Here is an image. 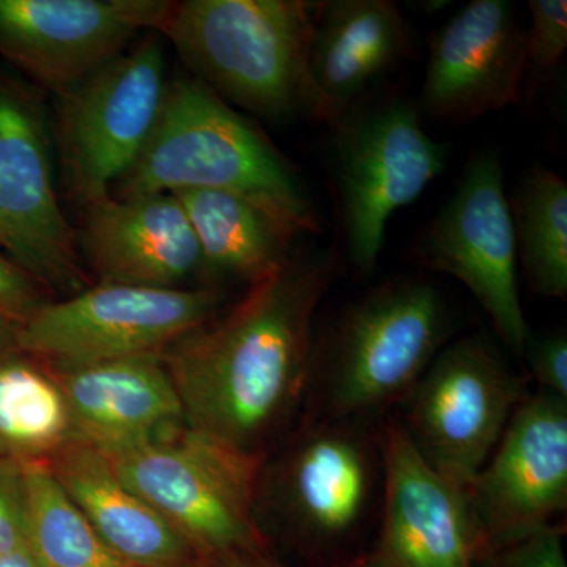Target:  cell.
<instances>
[{"label":"cell","mask_w":567,"mask_h":567,"mask_svg":"<svg viewBox=\"0 0 567 567\" xmlns=\"http://www.w3.org/2000/svg\"><path fill=\"white\" fill-rule=\"evenodd\" d=\"M475 567H567L563 528L551 525L516 543L481 551Z\"/></svg>","instance_id":"obj_26"},{"label":"cell","mask_w":567,"mask_h":567,"mask_svg":"<svg viewBox=\"0 0 567 567\" xmlns=\"http://www.w3.org/2000/svg\"><path fill=\"white\" fill-rule=\"evenodd\" d=\"M382 527L374 558L383 567H475L481 551L466 487L436 472L399 421L379 429Z\"/></svg>","instance_id":"obj_15"},{"label":"cell","mask_w":567,"mask_h":567,"mask_svg":"<svg viewBox=\"0 0 567 567\" xmlns=\"http://www.w3.org/2000/svg\"><path fill=\"white\" fill-rule=\"evenodd\" d=\"M412 52L409 24L391 0L319 2L309 48V74L319 122L333 126L360 103L372 82Z\"/></svg>","instance_id":"obj_19"},{"label":"cell","mask_w":567,"mask_h":567,"mask_svg":"<svg viewBox=\"0 0 567 567\" xmlns=\"http://www.w3.org/2000/svg\"><path fill=\"white\" fill-rule=\"evenodd\" d=\"M289 447L274 476L279 516L317 547L360 532L382 494L379 432L364 421H312Z\"/></svg>","instance_id":"obj_13"},{"label":"cell","mask_w":567,"mask_h":567,"mask_svg":"<svg viewBox=\"0 0 567 567\" xmlns=\"http://www.w3.org/2000/svg\"><path fill=\"white\" fill-rule=\"evenodd\" d=\"M166 0H0V58L59 95L159 32Z\"/></svg>","instance_id":"obj_14"},{"label":"cell","mask_w":567,"mask_h":567,"mask_svg":"<svg viewBox=\"0 0 567 567\" xmlns=\"http://www.w3.org/2000/svg\"><path fill=\"white\" fill-rule=\"evenodd\" d=\"M443 295L420 278L388 281L316 339L312 421H364L404 402L450 338Z\"/></svg>","instance_id":"obj_4"},{"label":"cell","mask_w":567,"mask_h":567,"mask_svg":"<svg viewBox=\"0 0 567 567\" xmlns=\"http://www.w3.org/2000/svg\"><path fill=\"white\" fill-rule=\"evenodd\" d=\"M466 495L481 551L557 525L567 507L566 399L527 394Z\"/></svg>","instance_id":"obj_12"},{"label":"cell","mask_w":567,"mask_h":567,"mask_svg":"<svg viewBox=\"0 0 567 567\" xmlns=\"http://www.w3.org/2000/svg\"><path fill=\"white\" fill-rule=\"evenodd\" d=\"M529 28L525 32V58L528 69H557L567 50L566 0H532L528 3Z\"/></svg>","instance_id":"obj_25"},{"label":"cell","mask_w":567,"mask_h":567,"mask_svg":"<svg viewBox=\"0 0 567 567\" xmlns=\"http://www.w3.org/2000/svg\"><path fill=\"white\" fill-rule=\"evenodd\" d=\"M413 252L417 264L464 284L507 349L524 357L532 333L518 293L516 237L496 148L470 158Z\"/></svg>","instance_id":"obj_11"},{"label":"cell","mask_w":567,"mask_h":567,"mask_svg":"<svg viewBox=\"0 0 567 567\" xmlns=\"http://www.w3.org/2000/svg\"><path fill=\"white\" fill-rule=\"evenodd\" d=\"M319 2L182 0L159 32L194 80L227 104L268 121H319L309 48Z\"/></svg>","instance_id":"obj_3"},{"label":"cell","mask_w":567,"mask_h":567,"mask_svg":"<svg viewBox=\"0 0 567 567\" xmlns=\"http://www.w3.org/2000/svg\"><path fill=\"white\" fill-rule=\"evenodd\" d=\"M52 372L69 404L74 440L102 453L173 434L186 425L163 353Z\"/></svg>","instance_id":"obj_18"},{"label":"cell","mask_w":567,"mask_h":567,"mask_svg":"<svg viewBox=\"0 0 567 567\" xmlns=\"http://www.w3.org/2000/svg\"><path fill=\"white\" fill-rule=\"evenodd\" d=\"M354 567H383V566L380 565L379 561H377V559L374 558V555H369L368 558L361 559V561L358 563V565Z\"/></svg>","instance_id":"obj_34"},{"label":"cell","mask_w":567,"mask_h":567,"mask_svg":"<svg viewBox=\"0 0 567 567\" xmlns=\"http://www.w3.org/2000/svg\"><path fill=\"white\" fill-rule=\"evenodd\" d=\"M50 297L39 281L0 252V312L21 323L48 303Z\"/></svg>","instance_id":"obj_29"},{"label":"cell","mask_w":567,"mask_h":567,"mask_svg":"<svg viewBox=\"0 0 567 567\" xmlns=\"http://www.w3.org/2000/svg\"><path fill=\"white\" fill-rule=\"evenodd\" d=\"M28 543V511L22 464L0 457V555Z\"/></svg>","instance_id":"obj_27"},{"label":"cell","mask_w":567,"mask_h":567,"mask_svg":"<svg viewBox=\"0 0 567 567\" xmlns=\"http://www.w3.org/2000/svg\"><path fill=\"white\" fill-rule=\"evenodd\" d=\"M0 252L48 292L89 287L78 233L59 204L39 96L0 74Z\"/></svg>","instance_id":"obj_10"},{"label":"cell","mask_w":567,"mask_h":567,"mask_svg":"<svg viewBox=\"0 0 567 567\" xmlns=\"http://www.w3.org/2000/svg\"><path fill=\"white\" fill-rule=\"evenodd\" d=\"M183 189L234 194L297 237L322 229L292 163L256 125L189 76L167 82L151 137L115 185V197Z\"/></svg>","instance_id":"obj_2"},{"label":"cell","mask_w":567,"mask_h":567,"mask_svg":"<svg viewBox=\"0 0 567 567\" xmlns=\"http://www.w3.org/2000/svg\"><path fill=\"white\" fill-rule=\"evenodd\" d=\"M525 385L491 338L464 336L436 353L399 424L429 465L466 487L527 398Z\"/></svg>","instance_id":"obj_8"},{"label":"cell","mask_w":567,"mask_h":567,"mask_svg":"<svg viewBox=\"0 0 567 567\" xmlns=\"http://www.w3.org/2000/svg\"><path fill=\"white\" fill-rule=\"evenodd\" d=\"M338 271L333 248L290 252L233 308L164 350L186 427L260 456L308 391L317 309Z\"/></svg>","instance_id":"obj_1"},{"label":"cell","mask_w":567,"mask_h":567,"mask_svg":"<svg viewBox=\"0 0 567 567\" xmlns=\"http://www.w3.org/2000/svg\"><path fill=\"white\" fill-rule=\"evenodd\" d=\"M216 287L152 289L102 284L50 300L22 320L17 350L52 371L163 353L219 315Z\"/></svg>","instance_id":"obj_7"},{"label":"cell","mask_w":567,"mask_h":567,"mask_svg":"<svg viewBox=\"0 0 567 567\" xmlns=\"http://www.w3.org/2000/svg\"><path fill=\"white\" fill-rule=\"evenodd\" d=\"M47 464L96 535L130 567H194L204 559L95 446L71 440Z\"/></svg>","instance_id":"obj_20"},{"label":"cell","mask_w":567,"mask_h":567,"mask_svg":"<svg viewBox=\"0 0 567 567\" xmlns=\"http://www.w3.org/2000/svg\"><path fill=\"white\" fill-rule=\"evenodd\" d=\"M529 372L535 377L540 390L558 395L567 401V338L565 331L529 336L525 346Z\"/></svg>","instance_id":"obj_28"},{"label":"cell","mask_w":567,"mask_h":567,"mask_svg":"<svg viewBox=\"0 0 567 567\" xmlns=\"http://www.w3.org/2000/svg\"><path fill=\"white\" fill-rule=\"evenodd\" d=\"M71 440L73 421L54 372L20 352L0 361V457L47 462Z\"/></svg>","instance_id":"obj_22"},{"label":"cell","mask_w":567,"mask_h":567,"mask_svg":"<svg viewBox=\"0 0 567 567\" xmlns=\"http://www.w3.org/2000/svg\"><path fill=\"white\" fill-rule=\"evenodd\" d=\"M84 210L78 245L100 282L182 289L203 270L196 235L173 194L110 196Z\"/></svg>","instance_id":"obj_17"},{"label":"cell","mask_w":567,"mask_h":567,"mask_svg":"<svg viewBox=\"0 0 567 567\" xmlns=\"http://www.w3.org/2000/svg\"><path fill=\"white\" fill-rule=\"evenodd\" d=\"M447 3H450V2H440L439 3V2H434V0H432V2H421V9L429 10V11H439V10L445 9Z\"/></svg>","instance_id":"obj_33"},{"label":"cell","mask_w":567,"mask_h":567,"mask_svg":"<svg viewBox=\"0 0 567 567\" xmlns=\"http://www.w3.org/2000/svg\"><path fill=\"white\" fill-rule=\"evenodd\" d=\"M103 454L115 475L204 559L262 551L257 518L260 456L213 442L186 425Z\"/></svg>","instance_id":"obj_5"},{"label":"cell","mask_w":567,"mask_h":567,"mask_svg":"<svg viewBox=\"0 0 567 567\" xmlns=\"http://www.w3.org/2000/svg\"><path fill=\"white\" fill-rule=\"evenodd\" d=\"M401 96L358 103L331 128L330 174L342 252L354 274H374L391 216L445 171L446 153Z\"/></svg>","instance_id":"obj_6"},{"label":"cell","mask_w":567,"mask_h":567,"mask_svg":"<svg viewBox=\"0 0 567 567\" xmlns=\"http://www.w3.org/2000/svg\"><path fill=\"white\" fill-rule=\"evenodd\" d=\"M173 196L192 224L208 274L252 282L292 252L297 235L241 197L210 189Z\"/></svg>","instance_id":"obj_21"},{"label":"cell","mask_w":567,"mask_h":567,"mask_svg":"<svg viewBox=\"0 0 567 567\" xmlns=\"http://www.w3.org/2000/svg\"><path fill=\"white\" fill-rule=\"evenodd\" d=\"M527 70L513 3L473 0L432 37L416 110L435 121H476L520 102Z\"/></svg>","instance_id":"obj_16"},{"label":"cell","mask_w":567,"mask_h":567,"mask_svg":"<svg viewBox=\"0 0 567 567\" xmlns=\"http://www.w3.org/2000/svg\"><path fill=\"white\" fill-rule=\"evenodd\" d=\"M520 260L529 286L546 298L567 293V183L547 167L524 175L509 199Z\"/></svg>","instance_id":"obj_23"},{"label":"cell","mask_w":567,"mask_h":567,"mask_svg":"<svg viewBox=\"0 0 567 567\" xmlns=\"http://www.w3.org/2000/svg\"><path fill=\"white\" fill-rule=\"evenodd\" d=\"M208 567H281L260 557V551H240L208 559Z\"/></svg>","instance_id":"obj_30"},{"label":"cell","mask_w":567,"mask_h":567,"mask_svg":"<svg viewBox=\"0 0 567 567\" xmlns=\"http://www.w3.org/2000/svg\"><path fill=\"white\" fill-rule=\"evenodd\" d=\"M0 567H43L28 543L9 554L0 555Z\"/></svg>","instance_id":"obj_32"},{"label":"cell","mask_w":567,"mask_h":567,"mask_svg":"<svg viewBox=\"0 0 567 567\" xmlns=\"http://www.w3.org/2000/svg\"><path fill=\"white\" fill-rule=\"evenodd\" d=\"M166 87L162 43L151 35L55 95L63 178L82 207L112 196L132 169L151 137Z\"/></svg>","instance_id":"obj_9"},{"label":"cell","mask_w":567,"mask_h":567,"mask_svg":"<svg viewBox=\"0 0 567 567\" xmlns=\"http://www.w3.org/2000/svg\"><path fill=\"white\" fill-rule=\"evenodd\" d=\"M18 330H20V322L13 317L0 312V361L6 360L11 353L18 352Z\"/></svg>","instance_id":"obj_31"},{"label":"cell","mask_w":567,"mask_h":567,"mask_svg":"<svg viewBox=\"0 0 567 567\" xmlns=\"http://www.w3.org/2000/svg\"><path fill=\"white\" fill-rule=\"evenodd\" d=\"M28 544L43 567H130L96 535L47 462L22 464Z\"/></svg>","instance_id":"obj_24"}]
</instances>
